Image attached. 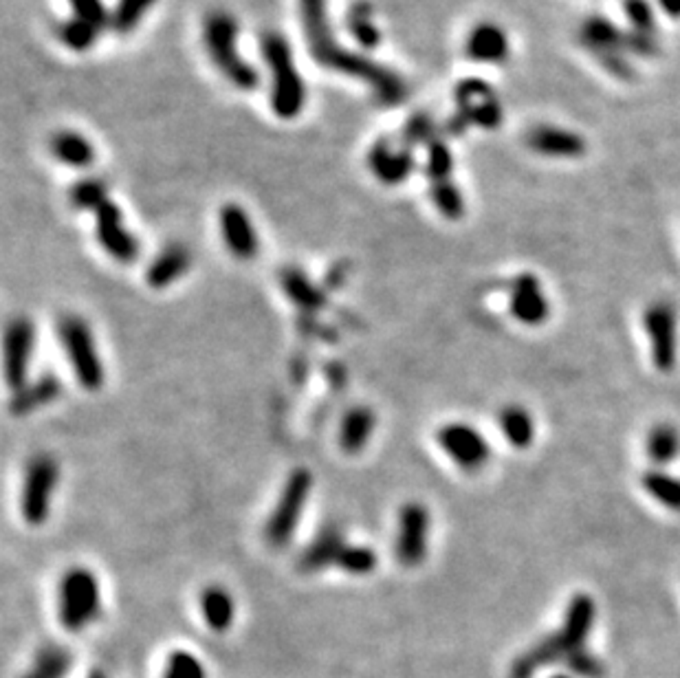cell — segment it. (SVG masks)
Returning a JSON list of instances; mask_svg holds the SVG:
<instances>
[{"instance_id": "obj_1", "label": "cell", "mask_w": 680, "mask_h": 678, "mask_svg": "<svg viewBox=\"0 0 680 678\" xmlns=\"http://www.w3.org/2000/svg\"><path fill=\"white\" fill-rule=\"evenodd\" d=\"M298 14L310 57L319 67L359 79L372 89L374 98L385 106H396L408 98V87L392 68L340 45L329 18V0H298Z\"/></svg>"}, {"instance_id": "obj_2", "label": "cell", "mask_w": 680, "mask_h": 678, "mask_svg": "<svg viewBox=\"0 0 680 678\" xmlns=\"http://www.w3.org/2000/svg\"><path fill=\"white\" fill-rule=\"evenodd\" d=\"M260 51L271 73V109L280 120H296L307 104V84L298 71L293 49L280 31H265Z\"/></svg>"}, {"instance_id": "obj_3", "label": "cell", "mask_w": 680, "mask_h": 678, "mask_svg": "<svg viewBox=\"0 0 680 678\" xmlns=\"http://www.w3.org/2000/svg\"><path fill=\"white\" fill-rule=\"evenodd\" d=\"M238 20L227 12H212L203 23V45L214 67L238 90H254L260 76L238 49Z\"/></svg>"}, {"instance_id": "obj_4", "label": "cell", "mask_w": 680, "mask_h": 678, "mask_svg": "<svg viewBox=\"0 0 680 678\" xmlns=\"http://www.w3.org/2000/svg\"><path fill=\"white\" fill-rule=\"evenodd\" d=\"M58 338L67 355L68 366L73 368L79 386L87 390H99L106 381V370L95 344L90 324L75 313H67L58 319Z\"/></svg>"}, {"instance_id": "obj_5", "label": "cell", "mask_w": 680, "mask_h": 678, "mask_svg": "<svg viewBox=\"0 0 680 678\" xmlns=\"http://www.w3.org/2000/svg\"><path fill=\"white\" fill-rule=\"evenodd\" d=\"M58 612L68 632H82L101 615V589L95 573L84 566H73L64 573L58 590Z\"/></svg>"}, {"instance_id": "obj_6", "label": "cell", "mask_w": 680, "mask_h": 678, "mask_svg": "<svg viewBox=\"0 0 680 678\" xmlns=\"http://www.w3.org/2000/svg\"><path fill=\"white\" fill-rule=\"evenodd\" d=\"M310 491H313V474L307 467L293 469L265 525V540L269 542V547L285 548L291 544L307 511Z\"/></svg>"}, {"instance_id": "obj_7", "label": "cell", "mask_w": 680, "mask_h": 678, "mask_svg": "<svg viewBox=\"0 0 680 678\" xmlns=\"http://www.w3.org/2000/svg\"><path fill=\"white\" fill-rule=\"evenodd\" d=\"M60 483V465L49 454H37L29 461L20 491V514L31 527H42L49 520L53 495Z\"/></svg>"}, {"instance_id": "obj_8", "label": "cell", "mask_w": 680, "mask_h": 678, "mask_svg": "<svg viewBox=\"0 0 680 678\" xmlns=\"http://www.w3.org/2000/svg\"><path fill=\"white\" fill-rule=\"evenodd\" d=\"M456 115L467 121V126H478L483 130H497L505 121V106L491 84L485 79L467 78L454 89Z\"/></svg>"}, {"instance_id": "obj_9", "label": "cell", "mask_w": 680, "mask_h": 678, "mask_svg": "<svg viewBox=\"0 0 680 678\" xmlns=\"http://www.w3.org/2000/svg\"><path fill=\"white\" fill-rule=\"evenodd\" d=\"M430 509L423 503H405L399 511L394 553L401 566L414 568L425 562L430 548Z\"/></svg>"}, {"instance_id": "obj_10", "label": "cell", "mask_w": 680, "mask_h": 678, "mask_svg": "<svg viewBox=\"0 0 680 678\" xmlns=\"http://www.w3.org/2000/svg\"><path fill=\"white\" fill-rule=\"evenodd\" d=\"M436 443L463 472H480L491 458V447L476 427L467 423H445L438 427Z\"/></svg>"}, {"instance_id": "obj_11", "label": "cell", "mask_w": 680, "mask_h": 678, "mask_svg": "<svg viewBox=\"0 0 680 678\" xmlns=\"http://www.w3.org/2000/svg\"><path fill=\"white\" fill-rule=\"evenodd\" d=\"M643 324L647 335H650V346H652V360L658 370L669 372L676 366V350H678V319H676V308L665 300L652 302L645 308Z\"/></svg>"}, {"instance_id": "obj_12", "label": "cell", "mask_w": 680, "mask_h": 678, "mask_svg": "<svg viewBox=\"0 0 680 678\" xmlns=\"http://www.w3.org/2000/svg\"><path fill=\"white\" fill-rule=\"evenodd\" d=\"M95 234L106 254L117 263H132L139 256V240L126 225L121 207L115 201H106L95 212Z\"/></svg>"}, {"instance_id": "obj_13", "label": "cell", "mask_w": 680, "mask_h": 678, "mask_svg": "<svg viewBox=\"0 0 680 678\" xmlns=\"http://www.w3.org/2000/svg\"><path fill=\"white\" fill-rule=\"evenodd\" d=\"M36 350V327L29 318H16L5 329L3 355H5V379L14 390H20L26 383L31 368V357Z\"/></svg>"}, {"instance_id": "obj_14", "label": "cell", "mask_w": 680, "mask_h": 678, "mask_svg": "<svg viewBox=\"0 0 680 678\" xmlns=\"http://www.w3.org/2000/svg\"><path fill=\"white\" fill-rule=\"evenodd\" d=\"M368 168L383 185H401L416 168L414 151L401 137H382L368 151Z\"/></svg>"}, {"instance_id": "obj_15", "label": "cell", "mask_w": 680, "mask_h": 678, "mask_svg": "<svg viewBox=\"0 0 680 678\" xmlns=\"http://www.w3.org/2000/svg\"><path fill=\"white\" fill-rule=\"evenodd\" d=\"M221 238L227 252L238 260H254L260 252L258 229L251 221L249 212L238 203H225L218 212Z\"/></svg>"}, {"instance_id": "obj_16", "label": "cell", "mask_w": 680, "mask_h": 678, "mask_svg": "<svg viewBox=\"0 0 680 678\" xmlns=\"http://www.w3.org/2000/svg\"><path fill=\"white\" fill-rule=\"evenodd\" d=\"M524 143L531 152L549 159H580L588 151L586 137L580 132L550 124L528 128Z\"/></svg>"}, {"instance_id": "obj_17", "label": "cell", "mask_w": 680, "mask_h": 678, "mask_svg": "<svg viewBox=\"0 0 680 678\" xmlns=\"http://www.w3.org/2000/svg\"><path fill=\"white\" fill-rule=\"evenodd\" d=\"M508 311L518 322L538 327L549 318V300L544 297L542 285L533 274H519L508 287Z\"/></svg>"}, {"instance_id": "obj_18", "label": "cell", "mask_w": 680, "mask_h": 678, "mask_svg": "<svg viewBox=\"0 0 680 678\" xmlns=\"http://www.w3.org/2000/svg\"><path fill=\"white\" fill-rule=\"evenodd\" d=\"M465 53L471 62L505 64L508 53H511V42L500 25L483 20L469 29L467 38H465Z\"/></svg>"}, {"instance_id": "obj_19", "label": "cell", "mask_w": 680, "mask_h": 678, "mask_svg": "<svg viewBox=\"0 0 680 678\" xmlns=\"http://www.w3.org/2000/svg\"><path fill=\"white\" fill-rule=\"evenodd\" d=\"M348 542L344 537V531H341L340 527H324L322 531L310 540L309 547L304 548L302 555H299L298 568L302 570V573H319V570L330 568V566L337 568V562H340Z\"/></svg>"}, {"instance_id": "obj_20", "label": "cell", "mask_w": 680, "mask_h": 678, "mask_svg": "<svg viewBox=\"0 0 680 678\" xmlns=\"http://www.w3.org/2000/svg\"><path fill=\"white\" fill-rule=\"evenodd\" d=\"M192 263H194V258H192V252L183 243H170L148 265L146 282L157 291L168 289V287H173L174 282L187 276Z\"/></svg>"}, {"instance_id": "obj_21", "label": "cell", "mask_w": 680, "mask_h": 678, "mask_svg": "<svg viewBox=\"0 0 680 678\" xmlns=\"http://www.w3.org/2000/svg\"><path fill=\"white\" fill-rule=\"evenodd\" d=\"M625 40H628V31L619 29L612 20L603 16H591L580 26V42L597 60L614 56V53H628Z\"/></svg>"}, {"instance_id": "obj_22", "label": "cell", "mask_w": 680, "mask_h": 678, "mask_svg": "<svg viewBox=\"0 0 680 678\" xmlns=\"http://www.w3.org/2000/svg\"><path fill=\"white\" fill-rule=\"evenodd\" d=\"M594 621V601L588 595H575L572 597L569 612H566V623L561 632L557 634L566 652H575L583 650V641L591 632Z\"/></svg>"}, {"instance_id": "obj_23", "label": "cell", "mask_w": 680, "mask_h": 678, "mask_svg": "<svg viewBox=\"0 0 680 678\" xmlns=\"http://www.w3.org/2000/svg\"><path fill=\"white\" fill-rule=\"evenodd\" d=\"M377 427V414L366 405H355L346 412L340 425V447L346 454H359L372 439Z\"/></svg>"}, {"instance_id": "obj_24", "label": "cell", "mask_w": 680, "mask_h": 678, "mask_svg": "<svg viewBox=\"0 0 680 678\" xmlns=\"http://www.w3.org/2000/svg\"><path fill=\"white\" fill-rule=\"evenodd\" d=\"M280 287L288 300L296 304L298 308H302V311L318 313L324 308V291L302 269H298V266H287V269L280 271Z\"/></svg>"}, {"instance_id": "obj_25", "label": "cell", "mask_w": 680, "mask_h": 678, "mask_svg": "<svg viewBox=\"0 0 680 678\" xmlns=\"http://www.w3.org/2000/svg\"><path fill=\"white\" fill-rule=\"evenodd\" d=\"M51 154L58 162L68 165V168L84 170L95 162V146L90 143L82 132L75 130H60L51 137L49 141Z\"/></svg>"}, {"instance_id": "obj_26", "label": "cell", "mask_w": 680, "mask_h": 678, "mask_svg": "<svg viewBox=\"0 0 680 678\" xmlns=\"http://www.w3.org/2000/svg\"><path fill=\"white\" fill-rule=\"evenodd\" d=\"M62 392V383L56 375H42L36 383H25L23 388L16 390L9 410L14 416H25L31 414L34 410L42 408V405H49L56 402Z\"/></svg>"}, {"instance_id": "obj_27", "label": "cell", "mask_w": 680, "mask_h": 678, "mask_svg": "<svg viewBox=\"0 0 680 678\" xmlns=\"http://www.w3.org/2000/svg\"><path fill=\"white\" fill-rule=\"evenodd\" d=\"M201 615L207 628L214 632H225L232 628L235 617V601L232 592L223 586H207L201 595Z\"/></svg>"}, {"instance_id": "obj_28", "label": "cell", "mask_w": 680, "mask_h": 678, "mask_svg": "<svg viewBox=\"0 0 680 678\" xmlns=\"http://www.w3.org/2000/svg\"><path fill=\"white\" fill-rule=\"evenodd\" d=\"M346 29L363 51H374L382 45V31L374 23V9L366 0H357L348 7Z\"/></svg>"}, {"instance_id": "obj_29", "label": "cell", "mask_w": 680, "mask_h": 678, "mask_svg": "<svg viewBox=\"0 0 680 678\" xmlns=\"http://www.w3.org/2000/svg\"><path fill=\"white\" fill-rule=\"evenodd\" d=\"M566 656H569V652L561 645L560 637L553 634V637L539 641L531 652L516 659V663L511 665V678H533L539 667L553 665L557 661H566Z\"/></svg>"}, {"instance_id": "obj_30", "label": "cell", "mask_w": 680, "mask_h": 678, "mask_svg": "<svg viewBox=\"0 0 680 678\" xmlns=\"http://www.w3.org/2000/svg\"><path fill=\"white\" fill-rule=\"evenodd\" d=\"M500 430L505 439L518 450H527L533 443L535 423L533 416L522 408V405H505L500 410Z\"/></svg>"}, {"instance_id": "obj_31", "label": "cell", "mask_w": 680, "mask_h": 678, "mask_svg": "<svg viewBox=\"0 0 680 678\" xmlns=\"http://www.w3.org/2000/svg\"><path fill=\"white\" fill-rule=\"evenodd\" d=\"M73 665V656L62 645H45L37 650L34 663L23 678H64Z\"/></svg>"}, {"instance_id": "obj_32", "label": "cell", "mask_w": 680, "mask_h": 678, "mask_svg": "<svg viewBox=\"0 0 680 678\" xmlns=\"http://www.w3.org/2000/svg\"><path fill=\"white\" fill-rule=\"evenodd\" d=\"M106 201H110L109 185L99 176H84L68 190V203L79 212H98Z\"/></svg>"}, {"instance_id": "obj_33", "label": "cell", "mask_w": 680, "mask_h": 678, "mask_svg": "<svg viewBox=\"0 0 680 678\" xmlns=\"http://www.w3.org/2000/svg\"><path fill=\"white\" fill-rule=\"evenodd\" d=\"M56 34H58V40H60L67 49H71L75 53H84L98 45L101 29L84 23V20L75 18L73 16V18L62 20V23L58 25Z\"/></svg>"}, {"instance_id": "obj_34", "label": "cell", "mask_w": 680, "mask_h": 678, "mask_svg": "<svg viewBox=\"0 0 680 678\" xmlns=\"http://www.w3.org/2000/svg\"><path fill=\"white\" fill-rule=\"evenodd\" d=\"M645 452L650 456L652 463L656 465H665V463L674 461L680 452V436L672 425H656L654 430L647 434L645 441Z\"/></svg>"}, {"instance_id": "obj_35", "label": "cell", "mask_w": 680, "mask_h": 678, "mask_svg": "<svg viewBox=\"0 0 680 678\" xmlns=\"http://www.w3.org/2000/svg\"><path fill=\"white\" fill-rule=\"evenodd\" d=\"M154 3L157 0H117L110 12V29L117 34H132Z\"/></svg>"}, {"instance_id": "obj_36", "label": "cell", "mask_w": 680, "mask_h": 678, "mask_svg": "<svg viewBox=\"0 0 680 678\" xmlns=\"http://www.w3.org/2000/svg\"><path fill=\"white\" fill-rule=\"evenodd\" d=\"M425 174L430 179V185L452 179L454 154L443 137H436L425 146Z\"/></svg>"}, {"instance_id": "obj_37", "label": "cell", "mask_w": 680, "mask_h": 678, "mask_svg": "<svg viewBox=\"0 0 680 678\" xmlns=\"http://www.w3.org/2000/svg\"><path fill=\"white\" fill-rule=\"evenodd\" d=\"M643 487L652 498H656L658 503L665 505L667 509L680 511V480L669 476L665 472H658V469H650L643 474Z\"/></svg>"}, {"instance_id": "obj_38", "label": "cell", "mask_w": 680, "mask_h": 678, "mask_svg": "<svg viewBox=\"0 0 680 678\" xmlns=\"http://www.w3.org/2000/svg\"><path fill=\"white\" fill-rule=\"evenodd\" d=\"M430 199L434 203V207H436L447 221H460V218L465 216L463 190H460L452 179L443 181V183H432Z\"/></svg>"}, {"instance_id": "obj_39", "label": "cell", "mask_w": 680, "mask_h": 678, "mask_svg": "<svg viewBox=\"0 0 680 678\" xmlns=\"http://www.w3.org/2000/svg\"><path fill=\"white\" fill-rule=\"evenodd\" d=\"M377 564H379V558L372 547L348 542L344 553H341L340 562H337V568L344 570V573L348 575H357V578H361V575H371L372 570L377 568Z\"/></svg>"}, {"instance_id": "obj_40", "label": "cell", "mask_w": 680, "mask_h": 678, "mask_svg": "<svg viewBox=\"0 0 680 678\" xmlns=\"http://www.w3.org/2000/svg\"><path fill=\"white\" fill-rule=\"evenodd\" d=\"M436 137V121H434L430 113L412 115L403 124V130H401V141L408 143L412 151L416 146H427Z\"/></svg>"}, {"instance_id": "obj_41", "label": "cell", "mask_w": 680, "mask_h": 678, "mask_svg": "<svg viewBox=\"0 0 680 678\" xmlns=\"http://www.w3.org/2000/svg\"><path fill=\"white\" fill-rule=\"evenodd\" d=\"M623 12L628 23L632 25V31H639V34L656 36V14L647 0H625Z\"/></svg>"}, {"instance_id": "obj_42", "label": "cell", "mask_w": 680, "mask_h": 678, "mask_svg": "<svg viewBox=\"0 0 680 678\" xmlns=\"http://www.w3.org/2000/svg\"><path fill=\"white\" fill-rule=\"evenodd\" d=\"M163 678H205V667L194 654L185 652V650H176V652L168 656Z\"/></svg>"}, {"instance_id": "obj_43", "label": "cell", "mask_w": 680, "mask_h": 678, "mask_svg": "<svg viewBox=\"0 0 680 678\" xmlns=\"http://www.w3.org/2000/svg\"><path fill=\"white\" fill-rule=\"evenodd\" d=\"M75 18L84 20V23L106 29L110 26V12L106 9L104 0H68Z\"/></svg>"}, {"instance_id": "obj_44", "label": "cell", "mask_w": 680, "mask_h": 678, "mask_svg": "<svg viewBox=\"0 0 680 678\" xmlns=\"http://www.w3.org/2000/svg\"><path fill=\"white\" fill-rule=\"evenodd\" d=\"M566 663H569L570 670L581 678H603V672H606L602 661L594 659V656L591 652H586V650H575V652H570L566 656Z\"/></svg>"}, {"instance_id": "obj_45", "label": "cell", "mask_w": 680, "mask_h": 678, "mask_svg": "<svg viewBox=\"0 0 680 678\" xmlns=\"http://www.w3.org/2000/svg\"><path fill=\"white\" fill-rule=\"evenodd\" d=\"M625 51L634 53L636 57H654L658 53V40L656 36L639 34V31H628V40H625Z\"/></svg>"}, {"instance_id": "obj_46", "label": "cell", "mask_w": 680, "mask_h": 678, "mask_svg": "<svg viewBox=\"0 0 680 678\" xmlns=\"http://www.w3.org/2000/svg\"><path fill=\"white\" fill-rule=\"evenodd\" d=\"M658 7L663 14H667L669 18L680 20V0H658Z\"/></svg>"}, {"instance_id": "obj_47", "label": "cell", "mask_w": 680, "mask_h": 678, "mask_svg": "<svg viewBox=\"0 0 680 678\" xmlns=\"http://www.w3.org/2000/svg\"><path fill=\"white\" fill-rule=\"evenodd\" d=\"M89 678H106V676H104V674H101V672H98V670H95V672H93V674H90Z\"/></svg>"}, {"instance_id": "obj_48", "label": "cell", "mask_w": 680, "mask_h": 678, "mask_svg": "<svg viewBox=\"0 0 680 678\" xmlns=\"http://www.w3.org/2000/svg\"><path fill=\"white\" fill-rule=\"evenodd\" d=\"M555 678H569V676H555Z\"/></svg>"}]
</instances>
